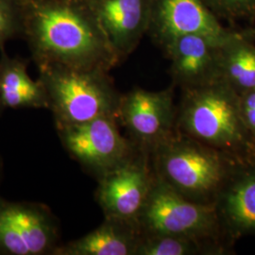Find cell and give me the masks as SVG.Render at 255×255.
I'll list each match as a JSON object with an SVG mask.
<instances>
[{
  "mask_svg": "<svg viewBox=\"0 0 255 255\" xmlns=\"http://www.w3.org/2000/svg\"><path fill=\"white\" fill-rule=\"evenodd\" d=\"M61 244L59 220L47 205L0 197V255H54Z\"/></svg>",
  "mask_w": 255,
  "mask_h": 255,
  "instance_id": "obj_7",
  "label": "cell"
},
{
  "mask_svg": "<svg viewBox=\"0 0 255 255\" xmlns=\"http://www.w3.org/2000/svg\"><path fill=\"white\" fill-rule=\"evenodd\" d=\"M27 64L0 48V114L7 109H48L46 89L39 79L30 78Z\"/></svg>",
  "mask_w": 255,
  "mask_h": 255,
  "instance_id": "obj_15",
  "label": "cell"
},
{
  "mask_svg": "<svg viewBox=\"0 0 255 255\" xmlns=\"http://www.w3.org/2000/svg\"><path fill=\"white\" fill-rule=\"evenodd\" d=\"M239 108L243 123L255 144V90L239 95Z\"/></svg>",
  "mask_w": 255,
  "mask_h": 255,
  "instance_id": "obj_20",
  "label": "cell"
},
{
  "mask_svg": "<svg viewBox=\"0 0 255 255\" xmlns=\"http://www.w3.org/2000/svg\"><path fill=\"white\" fill-rule=\"evenodd\" d=\"M116 117L57 129L62 145L69 156L97 179L124 164L138 147L119 130Z\"/></svg>",
  "mask_w": 255,
  "mask_h": 255,
  "instance_id": "obj_6",
  "label": "cell"
},
{
  "mask_svg": "<svg viewBox=\"0 0 255 255\" xmlns=\"http://www.w3.org/2000/svg\"><path fill=\"white\" fill-rule=\"evenodd\" d=\"M23 38L38 66L110 71L120 63L86 0H18Z\"/></svg>",
  "mask_w": 255,
  "mask_h": 255,
  "instance_id": "obj_1",
  "label": "cell"
},
{
  "mask_svg": "<svg viewBox=\"0 0 255 255\" xmlns=\"http://www.w3.org/2000/svg\"><path fill=\"white\" fill-rule=\"evenodd\" d=\"M176 129L239 161L255 148L241 118L239 96L219 80L182 90Z\"/></svg>",
  "mask_w": 255,
  "mask_h": 255,
  "instance_id": "obj_2",
  "label": "cell"
},
{
  "mask_svg": "<svg viewBox=\"0 0 255 255\" xmlns=\"http://www.w3.org/2000/svg\"><path fill=\"white\" fill-rule=\"evenodd\" d=\"M155 175L189 201L216 203L239 160L175 130L150 153Z\"/></svg>",
  "mask_w": 255,
  "mask_h": 255,
  "instance_id": "obj_3",
  "label": "cell"
},
{
  "mask_svg": "<svg viewBox=\"0 0 255 255\" xmlns=\"http://www.w3.org/2000/svg\"><path fill=\"white\" fill-rule=\"evenodd\" d=\"M219 81L238 96L255 90V46L237 33L220 46Z\"/></svg>",
  "mask_w": 255,
  "mask_h": 255,
  "instance_id": "obj_16",
  "label": "cell"
},
{
  "mask_svg": "<svg viewBox=\"0 0 255 255\" xmlns=\"http://www.w3.org/2000/svg\"><path fill=\"white\" fill-rule=\"evenodd\" d=\"M216 14L235 15L255 9V0H203Z\"/></svg>",
  "mask_w": 255,
  "mask_h": 255,
  "instance_id": "obj_19",
  "label": "cell"
},
{
  "mask_svg": "<svg viewBox=\"0 0 255 255\" xmlns=\"http://www.w3.org/2000/svg\"><path fill=\"white\" fill-rule=\"evenodd\" d=\"M97 180L96 200L104 218L137 224L155 180L150 153L138 148L124 164Z\"/></svg>",
  "mask_w": 255,
  "mask_h": 255,
  "instance_id": "obj_8",
  "label": "cell"
},
{
  "mask_svg": "<svg viewBox=\"0 0 255 255\" xmlns=\"http://www.w3.org/2000/svg\"><path fill=\"white\" fill-rule=\"evenodd\" d=\"M141 232L135 223L104 218L98 228L61 244L54 255H135Z\"/></svg>",
  "mask_w": 255,
  "mask_h": 255,
  "instance_id": "obj_14",
  "label": "cell"
},
{
  "mask_svg": "<svg viewBox=\"0 0 255 255\" xmlns=\"http://www.w3.org/2000/svg\"><path fill=\"white\" fill-rule=\"evenodd\" d=\"M56 129L102 117L119 116L121 94L103 69H82L60 64L38 66Z\"/></svg>",
  "mask_w": 255,
  "mask_h": 255,
  "instance_id": "obj_4",
  "label": "cell"
},
{
  "mask_svg": "<svg viewBox=\"0 0 255 255\" xmlns=\"http://www.w3.org/2000/svg\"><path fill=\"white\" fill-rule=\"evenodd\" d=\"M238 168L216 201L225 234L235 237L255 234V164Z\"/></svg>",
  "mask_w": 255,
  "mask_h": 255,
  "instance_id": "obj_13",
  "label": "cell"
},
{
  "mask_svg": "<svg viewBox=\"0 0 255 255\" xmlns=\"http://www.w3.org/2000/svg\"><path fill=\"white\" fill-rule=\"evenodd\" d=\"M2 172H3V163H2L1 156H0V182H1V178H2Z\"/></svg>",
  "mask_w": 255,
  "mask_h": 255,
  "instance_id": "obj_21",
  "label": "cell"
},
{
  "mask_svg": "<svg viewBox=\"0 0 255 255\" xmlns=\"http://www.w3.org/2000/svg\"><path fill=\"white\" fill-rule=\"evenodd\" d=\"M118 119L135 146L151 153L176 130L173 87L161 91L134 87L121 95Z\"/></svg>",
  "mask_w": 255,
  "mask_h": 255,
  "instance_id": "obj_9",
  "label": "cell"
},
{
  "mask_svg": "<svg viewBox=\"0 0 255 255\" xmlns=\"http://www.w3.org/2000/svg\"><path fill=\"white\" fill-rule=\"evenodd\" d=\"M121 62L148 31L153 0H86Z\"/></svg>",
  "mask_w": 255,
  "mask_h": 255,
  "instance_id": "obj_11",
  "label": "cell"
},
{
  "mask_svg": "<svg viewBox=\"0 0 255 255\" xmlns=\"http://www.w3.org/2000/svg\"><path fill=\"white\" fill-rule=\"evenodd\" d=\"M223 43L209 37L189 34L164 45L174 85L184 90L219 81V53Z\"/></svg>",
  "mask_w": 255,
  "mask_h": 255,
  "instance_id": "obj_12",
  "label": "cell"
},
{
  "mask_svg": "<svg viewBox=\"0 0 255 255\" xmlns=\"http://www.w3.org/2000/svg\"><path fill=\"white\" fill-rule=\"evenodd\" d=\"M222 243L169 235L141 234L135 255H222Z\"/></svg>",
  "mask_w": 255,
  "mask_h": 255,
  "instance_id": "obj_17",
  "label": "cell"
},
{
  "mask_svg": "<svg viewBox=\"0 0 255 255\" xmlns=\"http://www.w3.org/2000/svg\"><path fill=\"white\" fill-rule=\"evenodd\" d=\"M148 32L162 47L183 35L199 34L225 42L234 34L203 0H153Z\"/></svg>",
  "mask_w": 255,
  "mask_h": 255,
  "instance_id": "obj_10",
  "label": "cell"
},
{
  "mask_svg": "<svg viewBox=\"0 0 255 255\" xmlns=\"http://www.w3.org/2000/svg\"><path fill=\"white\" fill-rule=\"evenodd\" d=\"M19 37L23 38V24L18 0H0V48Z\"/></svg>",
  "mask_w": 255,
  "mask_h": 255,
  "instance_id": "obj_18",
  "label": "cell"
},
{
  "mask_svg": "<svg viewBox=\"0 0 255 255\" xmlns=\"http://www.w3.org/2000/svg\"><path fill=\"white\" fill-rule=\"evenodd\" d=\"M137 225L141 234L169 235L222 243L225 234L216 203L189 201L155 175Z\"/></svg>",
  "mask_w": 255,
  "mask_h": 255,
  "instance_id": "obj_5",
  "label": "cell"
}]
</instances>
